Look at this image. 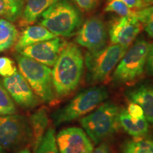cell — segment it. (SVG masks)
I'll use <instances>...</instances> for the list:
<instances>
[{"label": "cell", "mask_w": 153, "mask_h": 153, "mask_svg": "<svg viewBox=\"0 0 153 153\" xmlns=\"http://www.w3.org/2000/svg\"><path fill=\"white\" fill-rule=\"evenodd\" d=\"M105 11L114 12L119 16H136L135 11L128 7L121 0H108Z\"/></svg>", "instance_id": "23"}, {"label": "cell", "mask_w": 153, "mask_h": 153, "mask_svg": "<svg viewBox=\"0 0 153 153\" xmlns=\"http://www.w3.org/2000/svg\"><path fill=\"white\" fill-rule=\"evenodd\" d=\"M92 153H110L109 148L106 143H102L99 145L98 148L93 150Z\"/></svg>", "instance_id": "32"}, {"label": "cell", "mask_w": 153, "mask_h": 153, "mask_svg": "<svg viewBox=\"0 0 153 153\" xmlns=\"http://www.w3.org/2000/svg\"><path fill=\"white\" fill-rule=\"evenodd\" d=\"M123 153H153V137H136L126 142Z\"/></svg>", "instance_id": "20"}, {"label": "cell", "mask_w": 153, "mask_h": 153, "mask_svg": "<svg viewBox=\"0 0 153 153\" xmlns=\"http://www.w3.org/2000/svg\"><path fill=\"white\" fill-rule=\"evenodd\" d=\"M127 111L132 118H136V119H140V118H145L144 113L140 106L135 103L131 102L128 105L127 108Z\"/></svg>", "instance_id": "27"}, {"label": "cell", "mask_w": 153, "mask_h": 153, "mask_svg": "<svg viewBox=\"0 0 153 153\" xmlns=\"http://www.w3.org/2000/svg\"><path fill=\"white\" fill-rule=\"evenodd\" d=\"M32 139L29 120L16 114L0 115V145L11 150Z\"/></svg>", "instance_id": "8"}, {"label": "cell", "mask_w": 153, "mask_h": 153, "mask_svg": "<svg viewBox=\"0 0 153 153\" xmlns=\"http://www.w3.org/2000/svg\"><path fill=\"white\" fill-rule=\"evenodd\" d=\"M128 99L142 108L148 123L153 126V86L142 85L127 92Z\"/></svg>", "instance_id": "14"}, {"label": "cell", "mask_w": 153, "mask_h": 153, "mask_svg": "<svg viewBox=\"0 0 153 153\" xmlns=\"http://www.w3.org/2000/svg\"><path fill=\"white\" fill-rule=\"evenodd\" d=\"M2 85L13 101L22 108H33L39 104L38 96L19 71L12 76L4 77Z\"/></svg>", "instance_id": "10"}, {"label": "cell", "mask_w": 153, "mask_h": 153, "mask_svg": "<svg viewBox=\"0 0 153 153\" xmlns=\"http://www.w3.org/2000/svg\"><path fill=\"white\" fill-rule=\"evenodd\" d=\"M18 71L15 62L7 57H0V75L8 77Z\"/></svg>", "instance_id": "26"}, {"label": "cell", "mask_w": 153, "mask_h": 153, "mask_svg": "<svg viewBox=\"0 0 153 153\" xmlns=\"http://www.w3.org/2000/svg\"><path fill=\"white\" fill-rule=\"evenodd\" d=\"M9 9V22H14L22 16L24 2L23 0H4Z\"/></svg>", "instance_id": "25"}, {"label": "cell", "mask_w": 153, "mask_h": 153, "mask_svg": "<svg viewBox=\"0 0 153 153\" xmlns=\"http://www.w3.org/2000/svg\"><path fill=\"white\" fill-rule=\"evenodd\" d=\"M151 45L143 38L137 39L116 65L113 74L114 82L123 85L136 82L144 72Z\"/></svg>", "instance_id": "7"}, {"label": "cell", "mask_w": 153, "mask_h": 153, "mask_svg": "<svg viewBox=\"0 0 153 153\" xmlns=\"http://www.w3.org/2000/svg\"><path fill=\"white\" fill-rule=\"evenodd\" d=\"M121 1L132 9H141L150 5L143 0H121Z\"/></svg>", "instance_id": "29"}, {"label": "cell", "mask_w": 153, "mask_h": 153, "mask_svg": "<svg viewBox=\"0 0 153 153\" xmlns=\"http://www.w3.org/2000/svg\"><path fill=\"white\" fill-rule=\"evenodd\" d=\"M48 123V115L46 108L44 107L36 111L30 116L29 124L31 129L32 140H33V147L35 150L37 149L43 135H45Z\"/></svg>", "instance_id": "17"}, {"label": "cell", "mask_w": 153, "mask_h": 153, "mask_svg": "<svg viewBox=\"0 0 153 153\" xmlns=\"http://www.w3.org/2000/svg\"><path fill=\"white\" fill-rule=\"evenodd\" d=\"M0 16H4L8 19L9 9L4 0H0Z\"/></svg>", "instance_id": "31"}, {"label": "cell", "mask_w": 153, "mask_h": 153, "mask_svg": "<svg viewBox=\"0 0 153 153\" xmlns=\"http://www.w3.org/2000/svg\"><path fill=\"white\" fill-rule=\"evenodd\" d=\"M85 58L75 43H66L52 70L53 83L56 97L70 94L79 86L84 72Z\"/></svg>", "instance_id": "1"}, {"label": "cell", "mask_w": 153, "mask_h": 153, "mask_svg": "<svg viewBox=\"0 0 153 153\" xmlns=\"http://www.w3.org/2000/svg\"><path fill=\"white\" fill-rule=\"evenodd\" d=\"M60 0H26L22 18L25 24H30L35 22L42 14Z\"/></svg>", "instance_id": "18"}, {"label": "cell", "mask_w": 153, "mask_h": 153, "mask_svg": "<svg viewBox=\"0 0 153 153\" xmlns=\"http://www.w3.org/2000/svg\"><path fill=\"white\" fill-rule=\"evenodd\" d=\"M127 50L120 45L111 44L97 51H88L85 57L88 82L96 85L106 81Z\"/></svg>", "instance_id": "6"}, {"label": "cell", "mask_w": 153, "mask_h": 153, "mask_svg": "<svg viewBox=\"0 0 153 153\" xmlns=\"http://www.w3.org/2000/svg\"><path fill=\"white\" fill-rule=\"evenodd\" d=\"M65 42L60 38L39 42L18 51L24 55L48 67H53Z\"/></svg>", "instance_id": "13"}, {"label": "cell", "mask_w": 153, "mask_h": 153, "mask_svg": "<svg viewBox=\"0 0 153 153\" xmlns=\"http://www.w3.org/2000/svg\"><path fill=\"white\" fill-rule=\"evenodd\" d=\"M36 153H60L57 148L55 130L49 128L43 135Z\"/></svg>", "instance_id": "21"}, {"label": "cell", "mask_w": 153, "mask_h": 153, "mask_svg": "<svg viewBox=\"0 0 153 153\" xmlns=\"http://www.w3.org/2000/svg\"><path fill=\"white\" fill-rule=\"evenodd\" d=\"M79 8L85 11H89L94 9L98 0H74Z\"/></svg>", "instance_id": "28"}, {"label": "cell", "mask_w": 153, "mask_h": 153, "mask_svg": "<svg viewBox=\"0 0 153 153\" xmlns=\"http://www.w3.org/2000/svg\"><path fill=\"white\" fill-rule=\"evenodd\" d=\"M19 71L24 76L34 92L44 102L51 104L56 99L53 83L52 70L24 55L17 54Z\"/></svg>", "instance_id": "5"}, {"label": "cell", "mask_w": 153, "mask_h": 153, "mask_svg": "<svg viewBox=\"0 0 153 153\" xmlns=\"http://www.w3.org/2000/svg\"><path fill=\"white\" fill-rule=\"evenodd\" d=\"M118 122L120 127L133 138L145 136L148 133L149 123L146 118H132L125 108L120 109Z\"/></svg>", "instance_id": "16"}, {"label": "cell", "mask_w": 153, "mask_h": 153, "mask_svg": "<svg viewBox=\"0 0 153 153\" xmlns=\"http://www.w3.org/2000/svg\"><path fill=\"white\" fill-rule=\"evenodd\" d=\"M41 25L56 36L73 35L82 24L79 9L69 0H60L41 15Z\"/></svg>", "instance_id": "4"}, {"label": "cell", "mask_w": 153, "mask_h": 153, "mask_svg": "<svg viewBox=\"0 0 153 153\" xmlns=\"http://www.w3.org/2000/svg\"><path fill=\"white\" fill-rule=\"evenodd\" d=\"M119 111L117 105L106 101L79 118V123L89 138L95 144H99L117 132L120 126Z\"/></svg>", "instance_id": "2"}, {"label": "cell", "mask_w": 153, "mask_h": 153, "mask_svg": "<svg viewBox=\"0 0 153 153\" xmlns=\"http://www.w3.org/2000/svg\"><path fill=\"white\" fill-rule=\"evenodd\" d=\"M16 112L14 101L4 87L0 84V115L13 114Z\"/></svg>", "instance_id": "24"}, {"label": "cell", "mask_w": 153, "mask_h": 153, "mask_svg": "<svg viewBox=\"0 0 153 153\" xmlns=\"http://www.w3.org/2000/svg\"><path fill=\"white\" fill-rule=\"evenodd\" d=\"M0 153H4V148L0 145Z\"/></svg>", "instance_id": "35"}, {"label": "cell", "mask_w": 153, "mask_h": 153, "mask_svg": "<svg viewBox=\"0 0 153 153\" xmlns=\"http://www.w3.org/2000/svg\"><path fill=\"white\" fill-rule=\"evenodd\" d=\"M146 65L147 70H148V72L151 75L153 76V45H151Z\"/></svg>", "instance_id": "30"}, {"label": "cell", "mask_w": 153, "mask_h": 153, "mask_svg": "<svg viewBox=\"0 0 153 153\" xmlns=\"http://www.w3.org/2000/svg\"><path fill=\"white\" fill-rule=\"evenodd\" d=\"M136 18L141 23L147 34L153 38V6L135 11Z\"/></svg>", "instance_id": "22"}, {"label": "cell", "mask_w": 153, "mask_h": 153, "mask_svg": "<svg viewBox=\"0 0 153 153\" xmlns=\"http://www.w3.org/2000/svg\"><path fill=\"white\" fill-rule=\"evenodd\" d=\"M18 31L9 21L0 19V53L10 48L16 42Z\"/></svg>", "instance_id": "19"}, {"label": "cell", "mask_w": 153, "mask_h": 153, "mask_svg": "<svg viewBox=\"0 0 153 153\" xmlns=\"http://www.w3.org/2000/svg\"><path fill=\"white\" fill-rule=\"evenodd\" d=\"M108 97L104 87H92L78 93L70 102L52 114L55 126L70 123L92 111Z\"/></svg>", "instance_id": "3"}, {"label": "cell", "mask_w": 153, "mask_h": 153, "mask_svg": "<svg viewBox=\"0 0 153 153\" xmlns=\"http://www.w3.org/2000/svg\"><path fill=\"white\" fill-rule=\"evenodd\" d=\"M16 153H31V152H30V151L29 150H28V149H24V150L19 151V152Z\"/></svg>", "instance_id": "33"}, {"label": "cell", "mask_w": 153, "mask_h": 153, "mask_svg": "<svg viewBox=\"0 0 153 153\" xmlns=\"http://www.w3.org/2000/svg\"><path fill=\"white\" fill-rule=\"evenodd\" d=\"M55 138L60 153H92L94 150L91 139L80 128H63Z\"/></svg>", "instance_id": "9"}, {"label": "cell", "mask_w": 153, "mask_h": 153, "mask_svg": "<svg viewBox=\"0 0 153 153\" xmlns=\"http://www.w3.org/2000/svg\"><path fill=\"white\" fill-rule=\"evenodd\" d=\"M143 1L148 3V4H153V0H143Z\"/></svg>", "instance_id": "34"}, {"label": "cell", "mask_w": 153, "mask_h": 153, "mask_svg": "<svg viewBox=\"0 0 153 153\" xmlns=\"http://www.w3.org/2000/svg\"><path fill=\"white\" fill-rule=\"evenodd\" d=\"M142 28L136 16H119L113 19L108 30L111 43L128 48Z\"/></svg>", "instance_id": "12"}, {"label": "cell", "mask_w": 153, "mask_h": 153, "mask_svg": "<svg viewBox=\"0 0 153 153\" xmlns=\"http://www.w3.org/2000/svg\"><path fill=\"white\" fill-rule=\"evenodd\" d=\"M75 41L89 51L106 46L107 33L104 22L98 17H91L82 25L77 31Z\"/></svg>", "instance_id": "11"}, {"label": "cell", "mask_w": 153, "mask_h": 153, "mask_svg": "<svg viewBox=\"0 0 153 153\" xmlns=\"http://www.w3.org/2000/svg\"><path fill=\"white\" fill-rule=\"evenodd\" d=\"M55 37L57 36L41 25L28 26L23 31L22 36L19 38L15 45V49L18 52L29 45Z\"/></svg>", "instance_id": "15"}]
</instances>
